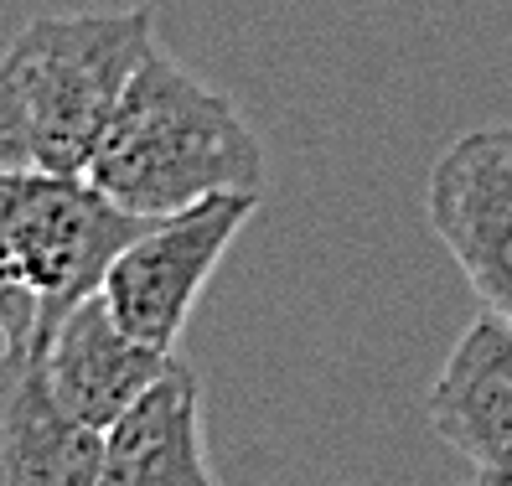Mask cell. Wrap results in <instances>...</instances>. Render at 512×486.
Wrapping results in <instances>:
<instances>
[{
  "instance_id": "obj_1",
  "label": "cell",
  "mask_w": 512,
  "mask_h": 486,
  "mask_svg": "<svg viewBox=\"0 0 512 486\" xmlns=\"http://www.w3.org/2000/svg\"><path fill=\"white\" fill-rule=\"evenodd\" d=\"M83 176L140 218H171L218 192H264V145L223 88L150 47Z\"/></svg>"
},
{
  "instance_id": "obj_2",
  "label": "cell",
  "mask_w": 512,
  "mask_h": 486,
  "mask_svg": "<svg viewBox=\"0 0 512 486\" xmlns=\"http://www.w3.org/2000/svg\"><path fill=\"white\" fill-rule=\"evenodd\" d=\"M150 47L156 21L145 6L68 11L21 26L0 52V88L16 104L37 171H88V156Z\"/></svg>"
},
{
  "instance_id": "obj_3",
  "label": "cell",
  "mask_w": 512,
  "mask_h": 486,
  "mask_svg": "<svg viewBox=\"0 0 512 486\" xmlns=\"http://www.w3.org/2000/svg\"><path fill=\"white\" fill-rule=\"evenodd\" d=\"M150 218L119 207L83 171H11L0 176V228L26 290L37 295V347L52 342L73 306L104 290L109 264Z\"/></svg>"
},
{
  "instance_id": "obj_4",
  "label": "cell",
  "mask_w": 512,
  "mask_h": 486,
  "mask_svg": "<svg viewBox=\"0 0 512 486\" xmlns=\"http://www.w3.org/2000/svg\"><path fill=\"white\" fill-rule=\"evenodd\" d=\"M259 192H218L202 197L171 218H150L125 254L109 264L104 300L119 316V326L156 352H176L182 331L192 321V306L202 300L207 280L218 275L233 238L254 218Z\"/></svg>"
},
{
  "instance_id": "obj_5",
  "label": "cell",
  "mask_w": 512,
  "mask_h": 486,
  "mask_svg": "<svg viewBox=\"0 0 512 486\" xmlns=\"http://www.w3.org/2000/svg\"><path fill=\"white\" fill-rule=\"evenodd\" d=\"M425 218L481 306L512 321V125H476L440 150Z\"/></svg>"
},
{
  "instance_id": "obj_6",
  "label": "cell",
  "mask_w": 512,
  "mask_h": 486,
  "mask_svg": "<svg viewBox=\"0 0 512 486\" xmlns=\"http://www.w3.org/2000/svg\"><path fill=\"white\" fill-rule=\"evenodd\" d=\"M425 419L492 486H512V321L481 311L425 393Z\"/></svg>"
},
{
  "instance_id": "obj_7",
  "label": "cell",
  "mask_w": 512,
  "mask_h": 486,
  "mask_svg": "<svg viewBox=\"0 0 512 486\" xmlns=\"http://www.w3.org/2000/svg\"><path fill=\"white\" fill-rule=\"evenodd\" d=\"M104 435L78 424L37 342L0 347V486H99Z\"/></svg>"
},
{
  "instance_id": "obj_8",
  "label": "cell",
  "mask_w": 512,
  "mask_h": 486,
  "mask_svg": "<svg viewBox=\"0 0 512 486\" xmlns=\"http://www.w3.org/2000/svg\"><path fill=\"white\" fill-rule=\"evenodd\" d=\"M42 357L63 409L99 435H109L176 368V352H156L130 337L104 295H88L83 306H73L42 347Z\"/></svg>"
},
{
  "instance_id": "obj_9",
  "label": "cell",
  "mask_w": 512,
  "mask_h": 486,
  "mask_svg": "<svg viewBox=\"0 0 512 486\" xmlns=\"http://www.w3.org/2000/svg\"><path fill=\"white\" fill-rule=\"evenodd\" d=\"M99 486H218L207 466L202 388L187 362H176L104 435Z\"/></svg>"
},
{
  "instance_id": "obj_10",
  "label": "cell",
  "mask_w": 512,
  "mask_h": 486,
  "mask_svg": "<svg viewBox=\"0 0 512 486\" xmlns=\"http://www.w3.org/2000/svg\"><path fill=\"white\" fill-rule=\"evenodd\" d=\"M32 337H37V295L26 290L16 254L6 243V228H0V347L32 342Z\"/></svg>"
},
{
  "instance_id": "obj_11",
  "label": "cell",
  "mask_w": 512,
  "mask_h": 486,
  "mask_svg": "<svg viewBox=\"0 0 512 486\" xmlns=\"http://www.w3.org/2000/svg\"><path fill=\"white\" fill-rule=\"evenodd\" d=\"M476 486H492V481H476Z\"/></svg>"
}]
</instances>
